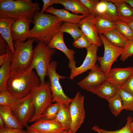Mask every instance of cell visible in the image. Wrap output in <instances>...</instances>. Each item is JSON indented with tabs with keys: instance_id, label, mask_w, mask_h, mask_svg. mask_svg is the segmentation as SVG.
<instances>
[{
	"instance_id": "obj_1",
	"label": "cell",
	"mask_w": 133,
	"mask_h": 133,
	"mask_svg": "<svg viewBox=\"0 0 133 133\" xmlns=\"http://www.w3.org/2000/svg\"><path fill=\"white\" fill-rule=\"evenodd\" d=\"M40 84V78L33 70L16 68L11 70L6 88L13 97L19 99L29 94Z\"/></svg>"
},
{
	"instance_id": "obj_2",
	"label": "cell",
	"mask_w": 133,
	"mask_h": 133,
	"mask_svg": "<svg viewBox=\"0 0 133 133\" xmlns=\"http://www.w3.org/2000/svg\"><path fill=\"white\" fill-rule=\"evenodd\" d=\"M33 19V23L34 25L31 30L29 39L34 38V41L41 42L47 45L58 32L63 22L60 21L58 18L53 15L39 11L35 12Z\"/></svg>"
},
{
	"instance_id": "obj_3",
	"label": "cell",
	"mask_w": 133,
	"mask_h": 133,
	"mask_svg": "<svg viewBox=\"0 0 133 133\" xmlns=\"http://www.w3.org/2000/svg\"><path fill=\"white\" fill-rule=\"evenodd\" d=\"M39 5L38 2L30 0H0V18L33 21L34 14L40 10Z\"/></svg>"
},
{
	"instance_id": "obj_4",
	"label": "cell",
	"mask_w": 133,
	"mask_h": 133,
	"mask_svg": "<svg viewBox=\"0 0 133 133\" xmlns=\"http://www.w3.org/2000/svg\"><path fill=\"white\" fill-rule=\"evenodd\" d=\"M33 50V59L27 70L31 71L35 69L40 78V84H43L45 82L46 76H48L47 70L52 56L56 51L55 49H51L40 42H38Z\"/></svg>"
},
{
	"instance_id": "obj_5",
	"label": "cell",
	"mask_w": 133,
	"mask_h": 133,
	"mask_svg": "<svg viewBox=\"0 0 133 133\" xmlns=\"http://www.w3.org/2000/svg\"><path fill=\"white\" fill-rule=\"evenodd\" d=\"M35 108L34 115L29 123L38 120L52 102V96L49 82H45L34 88L31 93Z\"/></svg>"
},
{
	"instance_id": "obj_6",
	"label": "cell",
	"mask_w": 133,
	"mask_h": 133,
	"mask_svg": "<svg viewBox=\"0 0 133 133\" xmlns=\"http://www.w3.org/2000/svg\"><path fill=\"white\" fill-rule=\"evenodd\" d=\"M34 39L30 38L25 42H14L15 47L11 64V70L16 68L27 70L33 61L34 51L33 44Z\"/></svg>"
},
{
	"instance_id": "obj_7",
	"label": "cell",
	"mask_w": 133,
	"mask_h": 133,
	"mask_svg": "<svg viewBox=\"0 0 133 133\" xmlns=\"http://www.w3.org/2000/svg\"><path fill=\"white\" fill-rule=\"evenodd\" d=\"M57 62L56 61H51L47 72L50 79L52 102H54L69 106L72 99L66 95L59 82L60 79H64L67 77L61 76L57 73Z\"/></svg>"
},
{
	"instance_id": "obj_8",
	"label": "cell",
	"mask_w": 133,
	"mask_h": 133,
	"mask_svg": "<svg viewBox=\"0 0 133 133\" xmlns=\"http://www.w3.org/2000/svg\"><path fill=\"white\" fill-rule=\"evenodd\" d=\"M10 107L13 115L23 127L28 125L35 111L31 94L22 98L17 99Z\"/></svg>"
},
{
	"instance_id": "obj_9",
	"label": "cell",
	"mask_w": 133,
	"mask_h": 133,
	"mask_svg": "<svg viewBox=\"0 0 133 133\" xmlns=\"http://www.w3.org/2000/svg\"><path fill=\"white\" fill-rule=\"evenodd\" d=\"M84 100V96L78 91L69 105L71 118L70 129L72 133H76L84 122L85 114Z\"/></svg>"
},
{
	"instance_id": "obj_10",
	"label": "cell",
	"mask_w": 133,
	"mask_h": 133,
	"mask_svg": "<svg viewBox=\"0 0 133 133\" xmlns=\"http://www.w3.org/2000/svg\"><path fill=\"white\" fill-rule=\"evenodd\" d=\"M98 34L103 45L104 52L103 56L97 57V60L100 64L101 69L107 74L111 68L113 63L120 56L124 48L113 45L107 41L103 34Z\"/></svg>"
},
{
	"instance_id": "obj_11",
	"label": "cell",
	"mask_w": 133,
	"mask_h": 133,
	"mask_svg": "<svg viewBox=\"0 0 133 133\" xmlns=\"http://www.w3.org/2000/svg\"><path fill=\"white\" fill-rule=\"evenodd\" d=\"M90 70L88 75L77 84L82 89L91 92L107 80L106 74L102 71L98 64Z\"/></svg>"
},
{
	"instance_id": "obj_12",
	"label": "cell",
	"mask_w": 133,
	"mask_h": 133,
	"mask_svg": "<svg viewBox=\"0 0 133 133\" xmlns=\"http://www.w3.org/2000/svg\"><path fill=\"white\" fill-rule=\"evenodd\" d=\"M94 18V16L91 13L81 19L78 25L92 44L99 47L103 43L95 27Z\"/></svg>"
},
{
	"instance_id": "obj_13",
	"label": "cell",
	"mask_w": 133,
	"mask_h": 133,
	"mask_svg": "<svg viewBox=\"0 0 133 133\" xmlns=\"http://www.w3.org/2000/svg\"><path fill=\"white\" fill-rule=\"evenodd\" d=\"M99 47L92 44L87 49L86 57L81 65L77 67L76 66L72 68L69 79L72 80L77 76L93 68L96 65L97 60V52Z\"/></svg>"
},
{
	"instance_id": "obj_14",
	"label": "cell",
	"mask_w": 133,
	"mask_h": 133,
	"mask_svg": "<svg viewBox=\"0 0 133 133\" xmlns=\"http://www.w3.org/2000/svg\"><path fill=\"white\" fill-rule=\"evenodd\" d=\"M33 21L22 19L15 20L12 25L11 30L14 42H23L27 39H29L30 24Z\"/></svg>"
},
{
	"instance_id": "obj_15",
	"label": "cell",
	"mask_w": 133,
	"mask_h": 133,
	"mask_svg": "<svg viewBox=\"0 0 133 133\" xmlns=\"http://www.w3.org/2000/svg\"><path fill=\"white\" fill-rule=\"evenodd\" d=\"M64 33L60 31L56 33L48 45L50 48L57 49L63 52L69 60L68 66L71 68L76 66L74 54L76 53L73 49H70L66 45L64 40Z\"/></svg>"
},
{
	"instance_id": "obj_16",
	"label": "cell",
	"mask_w": 133,
	"mask_h": 133,
	"mask_svg": "<svg viewBox=\"0 0 133 133\" xmlns=\"http://www.w3.org/2000/svg\"><path fill=\"white\" fill-rule=\"evenodd\" d=\"M30 126L40 133H61L67 130L65 127L55 119L38 120Z\"/></svg>"
},
{
	"instance_id": "obj_17",
	"label": "cell",
	"mask_w": 133,
	"mask_h": 133,
	"mask_svg": "<svg viewBox=\"0 0 133 133\" xmlns=\"http://www.w3.org/2000/svg\"><path fill=\"white\" fill-rule=\"evenodd\" d=\"M133 73V67L111 68L106 74L107 81L121 86Z\"/></svg>"
},
{
	"instance_id": "obj_18",
	"label": "cell",
	"mask_w": 133,
	"mask_h": 133,
	"mask_svg": "<svg viewBox=\"0 0 133 133\" xmlns=\"http://www.w3.org/2000/svg\"><path fill=\"white\" fill-rule=\"evenodd\" d=\"M45 12L56 16L60 21L75 24H78L80 20L86 16L73 14L65 9H57L53 6L49 7Z\"/></svg>"
},
{
	"instance_id": "obj_19",
	"label": "cell",
	"mask_w": 133,
	"mask_h": 133,
	"mask_svg": "<svg viewBox=\"0 0 133 133\" xmlns=\"http://www.w3.org/2000/svg\"><path fill=\"white\" fill-rule=\"evenodd\" d=\"M117 7L120 21L129 23L133 21V8L124 0H108Z\"/></svg>"
},
{
	"instance_id": "obj_20",
	"label": "cell",
	"mask_w": 133,
	"mask_h": 133,
	"mask_svg": "<svg viewBox=\"0 0 133 133\" xmlns=\"http://www.w3.org/2000/svg\"><path fill=\"white\" fill-rule=\"evenodd\" d=\"M15 19L12 18H0V33L6 41L13 54L15 53L14 47L11 34V27Z\"/></svg>"
},
{
	"instance_id": "obj_21",
	"label": "cell",
	"mask_w": 133,
	"mask_h": 133,
	"mask_svg": "<svg viewBox=\"0 0 133 133\" xmlns=\"http://www.w3.org/2000/svg\"><path fill=\"white\" fill-rule=\"evenodd\" d=\"M55 4L62 5L65 9L75 14L86 16L91 13L80 0H56Z\"/></svg>"
},
{
	"instance_id": "obj_22",
	"label": "cell",
	"mask_w": 133,
	"mask_h": 133,
	"mask_svg": "<svg viewBox=\"0 0 133 133\" xmlns=\"http://www.w3.org/2000/svg\"><path fill=\"white\" fill-rule=\"evenodd\" d=\"M6 53V60L0 68V91L6 89V83L11 71V64L14 54L8 44Z\"/></svg>"
},
{
	"instance_id": "obj_23",
	"label": "cell",
	"mask_w": 133,
	"mask_h": 133,
	"mask_svg": "<svg viewBox=\"0 0 133 133\" xmlns=\"http://www.w3.org/2000/svg\"><path fill=\"white\" fill-rule=\"evenodd\" d=\"M0 117L7 127L20 129L23 127L13 115L10 107L0 105Z\"/></svg>"
},
{
	"instance_id": "obj_24",
	"label": "cell",
	"mask_w": 133,
	"mask_h": 133,
	"mask_svg": "<svg viewBox=\"0 0 133 133\" xmlns=\"http://www.w3.org/2000/svg\"><path fill=\"white\" fill-rule=\"evenodd\" d=\"M91 92L107 101L118 93L116 88L108 81L93 90Z\"/></svg>"
},
{
	"instance_id": "obj_25",
	"label": "cell",
	"mask_w": 133,
	"mask_h": 133,
	"mask_svg": "<svg viewBox=\"0 0 133 133\" xmlns=\"http://www.w3.org/2000/svg\"><path fill=\"white\" fill-rule=\"evenodd\" d=\"M94 22L95 27L98 34H103L116 29L115 23L103 15H97L94 16Z\"/></svg>"
},
{
	"instance_id": "obj_26",
	"label": "cell",
	"mask_w": 133,
	"mask_h": 133,
	"mask_svg": "<svg viewBox=\"0 0 133 133\" xmlns=\"http://www.w3.org/2000/svg\"><path fill=\"white\" fill-rule=\"evenodd\" d=\"M103 34L111 44L118 47L124 49L129 42V40L116 29L108 32Z\"/></svg>"
},
{
	"instance_id": "obj_27",
	"label": "cell",
	"mask_w": 133,
	"mask_h": 133,
	"mask_svg": "<svg viewBox=\"0 0 133 133\" xmlns=\"http://www.w3.org/2000/svg\"><path fill=\"white\" fill-rule=\"evenodd\" d=\"M60 104L59 111L54 119L62 125L65 127L67 130H70L71 122L69 106H67L62 104Z\"/></svg>"
},
{
	"instance_id": "obj_28",
	"label": "cell",
	"mask_w": 133,
	"mask_h": 133,
	"mask_svg": "<svg viewBox=\"0 0 133 133\" xmlns=\"http://www.w3.org/2000/svg\"><path fill=\"white\" fill-rule=\"evenodd\" d=\"M69 33L73 37L74 41L83 34L79 27L78 24L63 22L58 32Z\"/></svg>"
},
{
	"instance_id": "obj_29",
	"label": "cell",
	"mask_w": 133,
	"mask_h": 133,
	"mask_svg": "<svg viewBox=\"0 0 133 133\" xmlns=\"http://www.w3.org/2000/svg\"><path fill=\"white\" fill-rule=\"evenodd\" d=\"M109 82L117 89L122 100L124 109L128 111H133V96L123 89L121 86L113 82Z\"/></svg>"
},
{
	"instance_id": "obj_30",
	"label": "cell",
	"mask_w": 133,
	"mask_h": 133,
	"mask_svg": "<svg viewBox=\"0 0 133 133\" xmlns=\"http://www.w3.org/2000/svg\"><path fill=\"white\" fill-rule=\"evenodd\" d=\"M107 101L111 111L115 116L119 115L124 109L122 100L118 92Z\"/></svg>"
},
{
	"instance_id": "obj_31",
	"label": "cell",
	"mask_w": 133,
	"mask_h": 133,
	"mask_svg": "<svg viewBox=\"0 0 133 133\" xmlns=\"http://www.w3.org/2000/svg\"><path fill=\"white\" fill-rule=\"evenodd\" d=\"M106 0L107 10L103 16L114 23L120 22L116 5L108 0Z\"/></svg>"
},
{
	"instance_id": "obj_32",
	"label": "cell",
	"mask_w": 133,
	"mask_h": 133,
	"mask_svg": "<svg viewBox=\"0 0 133 133\" xmlns=\"http://www.w3.org/2000/svg\"><path fill=\"white\" fill-rule=\"evenodd\" d=\"M60 106V104L58 103H52L47 108L38 120H52L54 119L58 113Z\"/></svg>"
},
{
	"instance_id": "obj_33",
	"label": "cell",
	"mask_w": 133,
	"mask_h": 133,
	"mask_svg": "<svg viewBox=\"0 0 133 133\" xmlns=\"http://www.w3.org/2000/svg\"><path fill=\"white\" fill-rule=\"evenodd\" d=\"M133 119L131 117L128 116L127 119L126 124L120 129L115 131H108L99 128L98 126H93L92 130L98 133H132L130 128V125Z\"/></svg>"
},
{
	"instance_id": "obj_34",
	"label": "cell",
	"mask_w": 133,
	"mask_h": 133,
	"mask_svg": "<svg viewBox=\"0 0 133 133\" xmlns=\"http://www.w3.org/2000/svg\"><path fill=\"white\" fill-rule=\"evenodd\" d=\"M117 29L129 41L133 42V32L128 23L121 22L114 23Z\"/></svg>"
},
{
	"instance_id": "obj_35",
	"label": "cell",
	"mask_w": 133,
	"mask_h": 133,
	"mask_svg": "<svg viewBox=\"0 0 133 133\" xmlns=\"http://www.w3.org/2000/svg\"><path fill=\"white\" fill-rule=\"evenodd\" d=\"M17 99L5 89L0 91V105L11 106Z\"/></svg>"
},
{
	"instance_id": "obj_36",
	"label": "cell",
	"mask_w": 133,
	"mask_h": 133,
	"mask_svg": "<svg viewBox=\"0 0 133 133\" xmlns=\"http://www.w3.org/2000/svg\"><path fill=\"white\" fill-rule=\"evenodd\" d=\"M74 47L78 49L85 48L86 49L89 48L92 44L87 38L83 34L72 43Z\"/></svg>"
},
{
	"instance_id": "obj_37",
	"label": "cell",
	"mask_w": 133,
	"mask_h": 133,
	"mask_svg": "<svg viewBox=\"0 0 133 133\" xmlns=\"http://www.w3.org/2000/svg\"><path fill=\"white\" fill-rule=\"evenodd\" d=\"M133 55V42L129 41L120 55V59L124 62L129 57Z\"/></svg>"
},
{
	"instance_id": "obj_38",
	"label": "cell",
	"mask_w": 133,
	"mask_h": 133,
	"mask_svg": "<svg viewBox=\"0 0 133 133\" xmlns=\"http://www.w3.org/2000/svg\"><path fill=\"white\" fill-rule=\"evenodd\" d=\"M80 1L95 16L97 15L95 10L96 6L99 1L98 0H80Z\"/></svg>"
},
{
	"instance_id": "obj_39",
	"label": "cell",
	"mask_w": 133,
	"mask_h": 133,
	"mask_svg": "<svg viewBox=\"0 0 133 133\" xmlns=\"http://www.w3.org/2000/svg\"><path fill=\"white\" fill-rule=\"evenodd\" d=\"M121 86L133 96V73Z\"/></svg>"
},
{
	"instance_id": "obj_40",
	"label": "cell",
	"mask_w": 133,
	"mask_h": 133,
	"mask_svg": "<svg viewBox=\"0 0 133 133\" xmlns=\"http://www.w3.org/2000/svg\"><path fill=\"white\" fill-rule=\"evenodd\" d=\"M107 10L106 0H101L99 1L97 4L95 10L97 15H104L105 13Z\"/></svg>"
},
{
	"instance_id": "obj_41",
	"label": "cell",
	"mask_w": 133,
	"mask_h": 133,
	"mask_svg": "<svg viewBox=\"0 0 133 133\" xmlns=\"http://www.w3.org/2000/svg\"><path fill=\"white\" fill-rule=\"evenodd\" d=\"M0 133H27L26 131L22 129L7 127L6 126L0 128Z\"/></svg>"
},
{
	"instance_id": "obj_42",
	"label": "cell",
	"mask_w": 133,
	"mask_h": 133,
	"mask_svg": "<svg viewBox=\"0 0 133 133\" xmlns=\"http://www.w3.org/2000/svg\"><path fill=\"white\" fill-rule=\"evenodd\" d=\"M7 44L6 40L0 34V55L6 53Z\"/></svg>"
},
{
	"instance_id": "obj_43",
	"label": "cell",
	"mask_w": 133,
	"mask_h": 133,
	"mask_svg": "<svg viewBox=\"0 0 133 133\" xmlns=\"http://www.w3.org/2000/svg\"><path fill=\"white\" fill-rule=\"evenodd\" d=\"M56 0H43L42 1L43 2V5L42 6V8L40 12L41 13H44L45 10L50 6H52L53 4H55Z\"/></svg>"
},
{
	"instance_id": "obj_44",
	"label": "cell",
	"mask_w": 133,
	"mask_h": 133,
	"mask_svg": "<svg viewBox=\"0 0 133 133\" xmlns=\"http://www.w3.org/2000/svg\"><path fill=\"white\" fill-rule=\"evenodd\" d=\"M7 57V53L0 55V66L2 65L6 61Z\"/></svg>"
},
{
	"instance_id": "obj_45",
	"label": "cell",
	"mask_w": 133,
	"mask_h": 133,
	"mask_svg": "<svg viewBox=\"0 0 133 133\" xmlns=\"http://www.w3.org/2000/svg\"><path fill=\"white\" fill-rule=\"evenodd\" d=\"M26 131L27 133H40L32 128L30 126L27 125L26 127Z\"/></svg>"
},
{
	"instance_id": "obj_46",
	"label": "cell",
	"mask_w": 133,
	"mask_h": 133,
	"mask_svg": "<svg viewBox=\"0 0 133 133\" xmlns=\"http://www.w3.org/2000/svg\"><path fill=\"white\" fill-rule=\"evenodd\" d=\"M5 126L4 122L3 120L0 117V128L3 127Z\"/></svg>"
},
{
	"instance_id": "obj_47",
	"label": "cell",
	"mask_w": 133,
	"mask_h": 133,
	"mask_svg": "<svg viewBox=\"0 0 133 133\" xmlns=\"http://www.w3.org/2000/svg\"><path fill=\"white\" fill-rule=\"evenodd\" d=\"M133 8V0H124Z\"/></svg>"
},
{
	"instance_id": "obj_48",
	"label": "cell",
	"mask_w": 133,
	"mask_h": 133,
	"mask_svg": "<svg viewBox=\"0 0 133 133\" xmlns=\"http://www.w3.org/2000/svg\"><path fill=\"white\" fill-rule=\"evenodd\" d=\"M128 24L133 32V21L128 23Z\"/></svg>"
},
{
	"instance_id": "obj_49",
	"label": "cell",
	"mask_w": 133,
	"mask_h": 133,
	"mask_svg": "<svg viewBox=\"0 0 133 133\" xmlns=\"http://www.w3.org/2000/svg\"><path fill=\"white\" fill-rule=\"evenodd\" d=\"M61 133H72L70 129L68 130H65Z\"/></svg>"
},
{
	"instance_id": "obj_50",
	"label": "cell",
	"mask_w": 133,
	"mask_h": 133,
	"mask_svg": "<svg viewBox=\"0 0 133 133\" xmlns=\"http://www.w3.org/2000/svg\"><path fill=\"white\" fill-rule=\"evenodd\" d=\"M130 128L132 133H133V121L131 124Z\"/></svg>"
}]
</instances>
